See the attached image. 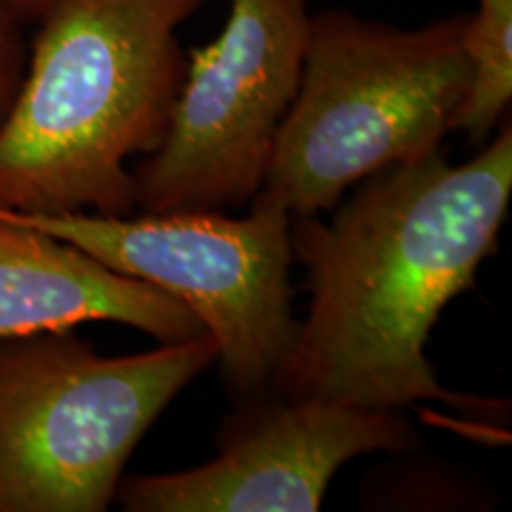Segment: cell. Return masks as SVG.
Wrapping results in <instances>:
<instances>
[{"mask_svg": "<svg viewBox=\"0 0 512 512\" xmlns=\"http://www.w3.org/2000/svg\"><path fill=\"white\" fill-rule=\"evenodd\" d=\"M489 143V140H486ZM512 192V126L475 159L437 155L363 178L332 219L294 216L292 259L311 302L271 394L375 411L439 401L479 420L505 406L437 380L427 339L494 254Z\"/></svg>", "mask_w": 512, "mask_h": 512, "instance_id": "obj_1", "label": "cell"}, {"mask_svg": "<svg viewBox=\"0 0 512 512\" xmlns=\"http://www.w3.org/2000/svg\"><path fill=\"white\" fill-rule=\"evenodd\" d=\"M207 0H48L0 121V209L131 216L126 162L169 131L188 55L178 29Z\"/></svg>", "mask_w": 512, "mask_h": 512, "instance_id": "obj_2", "label": "cell"}, {"mask_svg": "<svg viewBox=\"0 0 512 512\" xmlns=\"http://www.w3.org/2000/svg\"><path fill=\"white\" fill-rule=\"evenodd\" d=\"M467 15L415 29L313 15L297 95L252 204L313 216L363 178L441 152L470 91Z\"/></svg>", "mask_w": 512, "mask_h": 512, "instance_id": "obj_3", "label": "cell"}, {"mask_svg": "<svg viewBox=\"0 0 512 512\" xmlns=\"http://www.w3.org/2000/svg\"><path fill=\"white\" fill-rule=\"evenodd\" d=\"M216 351L209 332L112 358L74 328L0 337V512H105L140 439Z\"/></svg>", "mask_w": 512, "mask_h": 512, "instance_id": "obj_4", "label": "cell"}, {"mask_svg": "<svg viewBox=\"0 0 512 512\" xmlns=\"http://www.w3.org/2000/svg\"><path fill=\"white\" fill-rule=\"evenodd\" d=\"M0 216L169 292L214 337L228 394L235 401L271 394L299 325L292 313L287 211L252 204L245 219L221 211L98 216L0 209Z\"/></svg>", "mask_w": 512, "mask_h": 512, "instance_id": "obj_5", "label": "cell"}, {"mask_svg": "<svg viewBox=\"0 0 512 512\" xmlns=\"http://www.w3.org/2000/svg\"><path fill=\"white\" fill-rule=\"evenodd\" d=\"M311 19L309 0H230L221 34L190 50L162 145L131 169L143 214L221 211L259 192Z\"/></svg>", "mask_w": 512, "mask_h": 512, "instance_id": "obj_6", "label": "cell"}, {"mask_svg": "<svg viewBox=\"0 0 512 512\" xmlns=\"http://www.w3.org/2000/svg\"><path fill=\"white\" fill-rule=\"evenodd\" d=\"M219 456L169 475L121 477L126 512H316L332 477L366 453L418 451L401 411L266 394L223 418Z\"/></svg>", "mask_w": 512, "mask_h": 512, "instance_id": "obj_7", "label": "cell"}, {"mask_svg": "<svg viewBox=\"0 0 512 512\" xmlns=\"http://www.w3.org/2000/svg\"><path fill=\"white\" fill-rule=\"evenodd\" d=\"M93 320L128 325L159 344L207 335L202 320L169 292L0 216V337L69 330Z\"/></svg>", "mask_w": 512, "mask_h": 512, "instance_id": "obj_8", "label": "cell"}, {"mask_svg": "<svg viewBox=\"0 0 512 512\" xmlns=\"http://www.w3.org/2000/svg\"><path fill=\"white\" fill-rule=\"evenodd\" d=\"M465 48L472 81L453 131H465L472 143H486L510 112L512 0H477V10L467 15Z\"/></svg>", "mask_w": 512, "mask_h": 512, "instance_id": "obj_9", "label": "cell"}, {"mask_svg": "<svg viewBox=\"0 0 512 512\" xmlns=\"http://www.w3.org/2000/svg\"><path fill=\"white\" fill-rule=\"evenodd\" d=\"M27 67L22 27L0 10V121L8 114Z\"/></svg>", "mask_w": 512, "mask_h": 512, "instance_id": "obj_10", "label": "cell"}, {"mask_svg": "<svg viewBox=\"0 0 512 512\" xmlns=\"http://www.w3.org/2000/svg\"><path fill=\"white\" fill-rule=\"evenodd\" d=\"M48 0H0V10L8 15L19 27L36 24L46 10Z\"/></svg>", "mask_w": 512, "mask_h": 512, "instance_id": "obj_11", "label": "cell"}]
</instances>
